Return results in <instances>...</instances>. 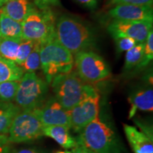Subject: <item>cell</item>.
I'll return each instance as SVG.
<instances>
[{
	"label": "cell",
	"instance_id": "cell-21",
	"mask_svg": "<svg viewBox=\"0 0 153 153\" xmlns=\"http://www.w3.org/2000/svg\"><path fill=\"white\" fill-rule=\"evenodd\" d=\"M22 40L0 37V57L15 62Z\"/></svg>",
	"mask_w": 153,
	"mask_h": 153
},
{
	"label": "cell",
	"instance_id": "cell-4",
	"mask_svg": "<svg viewBox=\"0 0 153 153\" xmlns=\"http://www.w3.org/2000/svg\"><path fill=\"white\" fill-rule=\"evenodd\" d=\"M51 83L54 97L68 111L84 99L90 86L71 72L55 76Z\"/></svg>",
	"mask_w": 153,
	"mask_h": 153
},
{
	"label": "cell",
	"instance_id": "cell-1",
	"mask_svg": "<svg viewBox=\"0 0 153 153\" xmlns=\"http://www.w3.org/2000/svg\"><path fill=\"white\" fill-rule=\"evenodd\" d=\"M55 31L57 41L72 55L94 45V34L91 28L74 17L61 16L55 24Z\"/></svg>",
	"mask_w": 153,
	"mask_h": 153
},
{
	"label": "cell",
	"instance_id": "cell-25",
	"mask_svg": "<svg viewBox=\"0 0 153 153\" xmlns=\"http://www.w3.org/2000/svg\"><path fill=\"white\" fill-rule=\"evenodd\" d=\"M36 42L32 41H28V40L23 39L20 45H19L18 54H17L16 60L15 61V63L18 65L19 66H22V65L24 63L26 57L28 56L30 52L33 50L34 45Z\"/></svg>",
	"mask_w": 153,
	"mask_h": 153
},
{
	"label": "cell",
	"instance_id": "cell-15",
	"mask_svg": "<svg viewBox=\"0 0 153 153\" xmlns=\"http://www.w3.org/2000/svg\"><path fill=\"white\" fill-rule=\"evenodd\" d=\"M43 135L53 139L65 149H72L77 145L76 138L70 134V128L67 126H44Z\"/></svg>",
	"mask_w": 153,
	"mask_h": 153
},
{
	"label": "cell",
	"instance_id": "cell-12",
	"mask_svg": "<svg viewBox=\"0 0 153 153\" xmlns=\"http://www.w3.org/2000/svg\"><path fill=\"white\" fill-rule=\"evenodd\" d=\"M111 18L116 20L153 22L152 6L122 4L114 6L108 11Z\"/></svg>",
	"mask_w": 153,
	"mask_h": 153
},
{
	"label": "cell",
	"instance_id": "cell-26",
	"mask_svg": "<svg viewBox=\"0 0 153 153\" xmlns=\"http://www.w3.org/2000/svg\"><path fill=\"white\" fill-rule=\"evenodd\" d=\"M114 40L118 53L127 52L137 44V42L131 38L120 37L114 38Z\"/></svg>",
	"mask_w": 153,
	"mask_h": 153
},
{
	"label": "cell",
	"instance_id": "cell-32",
	"mask_svg": "<svg viewBox=\"0 0 153 153\" xmlns=\"http://www.w3.org/2000/svg\"><path fill=\"white\" fill-rule=\"evenodd\" d=\"M72 153H94L91 152V150H88L87 148H85L84 146H82L81 145L77 144L74 147V148H72Z\"/></svg>",
	"mask_w": 153,
	"mask_h": 153
},
{
	"label": "cell",
	"instance_id": "cell-30",
	"mask_svg": "<svg viewBox=\"0 0 153 153\" xmlns=\"http://www.w3.org/2000/svg\"><path fill=\"white\" fill-rule=\"evenodd\" d=\"M73 1L85 8L94 10L98 6L99 0H73Z\"/></svg>",
	"mask_w": 153,
	"mask_h": 153
},
{
	"label": "cell",
	"instance_id": "cell-11",
	"mask_svg": "<svg viewBox=\"0 0 153 153\" xmlns=\"http://www.w3.org/2000/svg\"><path fill=\"white\" fill-rule=\"evenodd\" d=\"M36 110L43 126H64L70 127L69 112L63 108L55 97L45 100L43 104Z\"/></svg>",
	"mask_w": 153,
	"mask_h": 153
},
{
	"label": "cell",
	"instance_id": "cell-20",
	"mask_svg": "<svg viewBox=\"0 0 153 153\" xmlns=\"http://www.w3.org/2000/svg\"><path fill=\"white\" fill-rule=\"evenodd\" d=\"M144 52V43H137L135 46L126 52L124 63V71L129 72L137 68L142 62Z\"/></svg>",
	"mask_w": 153,
	"mask_h": 153
},
{
	"label": "cell",
	"instance_id": "cell-28",
	"mask_svg": "<svg viewBox=\"0 0 153 153\" xmlns=\"http://www.w3.org/2000/svg\"><path fill=\"white\" fill-rule=\"evenodd\" d=\"M34 4L40 10L51 9L52 7H60V0H33Z\"/></svg>",
	"mask_w": 153,
	"mask_h": 153
},
{
	"label": "cell",
	"instance_id": "cell-24",
	"mask_svg": "<svg viewBox=\"0 0 153 153\" xmlns=\"http://www.w3.org/2000/svg\"><path fill=\"white\" fill-rule=\"evenodd\" d=\"M153 58V31L152 30L148 34V37L144 42V52L142 62L136 69L137 70L145 68L148 66Z\"/></svg>",
	"mask_w": 153,
	"mask_h": 153
},
{
	"label": "cell",
	"instance_id": "cell-6",
	"mask_svg": "<svg viewBox=\"0 0 153 153\" xmlns=\"http://www.w3.org/2000/svg\"><path fill=\"white\" fill-rule=\"evenodd\" d=\"M22 38L43 43L55 35V17L51 9L33 7L21 23Z\"/></svg>",
	"mask_w": 153,
	"mask_h": 153
},
{
	"label": "cell",
	"instance_id": "cell-9",
	"mask_svg": "<svg viewBox=\"0 0 153 153\" xmlns=\"http://www.w3.org/2000/svg\"><path fill=\"white\" fill-rule=\"evenodd\" d=\"M100 96L97 89L89 86L87 94L73 108L69 111L70 128L79 133L99 116Z\"/></svg>",
	"mask_w": 153,
	"mask_h": 153
},
{
	"label": "cell",
	"instance_id": "cell-10",
	"mask_svg": "<svg viewBox=\"0 0 153 153\" xmlns=\"http://www.w3.org/2000/svg\"><path fill=\"white\" fill-rule=\"evenodd\" d=\"M107 30L114 39L127 37L135 40L137 43H144L152 30V22L113 19L108 24Z\"/></svg>",
	"mask_w": 153,
	"mask_h": 153
},
{
	"label": "cell",
	"instance_id": "cell-34",
	"mask_svg": "<svg viewBox=\"0 0 153 153\" xmlns=\"http://www.w3.org/2000/svg\"><path fill=\"white\" fill-rule=\"evenodd\" d=\"M55 153H72L70 151H57V152H55Z\"/></svg>",
	"mask_w": 153,
	"mask_h": 153
},
{
	"label": "cell",
	"instance_id": "cell-29",
	"mask_svg": "<svg viewBox=\"0 0 153 153\" xmlns=\"http://www.w3.org/2000/svg\"><path fill=\"white\" fill-rule=\"evenodd\" d=\"M11 143L7 134L0 135V153H11Z\"/></svg>",
	"mask_w": 153,
	"mask_h": 153
},
{
	"label": "cell",
	"instance_id": "cell-5",
	"mask_svg": "<svg viewBox=\"0 0 153 153\" xmlns=\"http://www.w3.org/2000/svg\"><path fill=\"white\" fill-rule=\"evenodd\" d=\"M48 83L35 72H26L19 82L14 100L21 110L34 109L41 107L46 100Z\"/></svg>",
	"mask_w": 153,
	"mask_h": 153
},
{
	"label": "cell",
	"instance_id": "cell-22",
	"mask_svg": "<svg viewBox=\"0 0 153 153\" xmlns=\"http://www.w3.org/2000/svg\"><path fill=\"white\" fill-rule=\"evenodd\" d=\"M41 43L36 42L32 51L26 57L21 68L26 72H35L38 69L41 68Z\"/></svg>",
	"mask_w": 153,
	"mask_h": 153
},
{
	"label": "cell",
	"instance_id": "cell-31",
	"mask_svg": "<svg viewBox=\"0 0 153 153\" xmlns=\"http://www.w3.org/2000/svg\"><path fill=\"white\" fill-rule=\"evenodd\" d=\"M11 153H43L37 149L34 148H21L11 150Z\"/></svg>",
	"mask_w": 153,
	"mask_h": 153
},
{
	"label": "cell",
	"instance_id": "cell-33",
	"mask_svg": "<svg viewBox=\"0 0 153 153\" xmlns=\"http://www.w3.org/2000/svg\"><path fill=\"white\" fill-rule=\"evenodd\" d=\"M7 1H8V0H0V8L2 7L7 2Z\"/></svg>",
	"mask_w": 153,
	"mask_h": 153
},
{
	"label": "cell",
	"instance_id": "cell-18",
	"mask_svg": "<svg viewBox=\"0 0 153 153\" xmlns=\"http://www.w3.org/2000/svg\"><path fill=\"white\" fill-rule=\"evenodd\" d=\"M20 111L16 104L0 101V135L8 133L13 120Z\"/></svg>",
	"mask_w": 153,
	"mask_h": 153
},
{
	"label": "cell",
	"instance_id": "cell-16",
	"mask_svg": "<svg viewBox=\"0 0 153 153\" xmlns=\"http://www.w3.org/2000/svg\"><path fill=\"white\" fill-rule=\"evenodd\" d=\"M33 7L28 0H8L1 11L14 20L22 23Z\"/></svg>",
	"mask_w": 153,
	"mask_h": 153
},
{
	"label": "cell",
	"instance_id": "cell-13",
	"mask_svg": "<svg viewBox=\"0 0 153 153\" xmlns=\"http://www.w3.org/2000/svg\"><path fill=\"white\" fill-rule=\"evenodd\" d=\"M126 138L134 153H153V140L143 131L134 126H123Z\"/></svg>",
	"mask_w": 153,
	"mask_h": 153
},
{
	"label": "cell",
	"instance_id": "cell-14",
	"mask_svg": "<svg viewBox=\"0 0 153 153\" xmlns=\"http://www.w3.org/2000/svg\"><path fill=\"white\" fill-rule=\"evenodd\" d=\"M128 101L131 104L129 118H133L138 110L152 112L153 110L152 89L148 87L140 89L130 96Z\"/></svg>",
	"mask_w": 153,
	"mask_h": 153
},
{
	"label": "cell",
	"instance_id": "cell-7",
	"mask_svg": "<svg viewBox=\"0 0 153 153\" xmlns=\"http://www.w3.org/2000/svg\"><path fill=\"white\" fill-rule=\"evenodd\" d=\"M44 126L41 122L36 108L24 110L16 115L8 132L10 142H28L43 136Z\"/></svg>",
	"mask_w": 153,
	"mask_h": 153
},
{
	"label": "cell",
	"instance_id": "cell-19",
	"mask_svg": "<svg viewBox=\"0 0 153 153\" xmlns=\"http://www.w3.org/2000/svg\"><path fill=\"white\" fill-rule=\"evenodd\" d=\"M24 74L23 69L14 62L0 57V83L19 81Z\"/></svg>",
	"mask_w": 153,
	"mask_h": 153
},
{
	"label": "cell",
	"instance_id": "cell-27",
	"mask_svg": "<svg viewBox=\"0 0 153 153\" xmlns=\"http://www.w3.org/2000/svg\"><path fill=\"white\" fill-rule=\"evenodd\" d=\"M110 6H117L122 4H133L152 6L153 0H107Z\"/></svg>",
	"mask_w": 153,
	"mask_h": 153
},
{
	"label": "cell",
	"instance_id": "cell-8",
	"mask_svg": "<svg viewBox=\"0 0 153 153\" xmlns=\"http://www.w3.org/2000/svg\"><path fill=\"white\" fill-rule=\"evenodd\" d=\"M74 55V65L76 68V73L85 83H96L105 80L111 76L109 66L97 53L85 51Z\"/></svg>",
	"mask_w": 153,
	"mask_h": 153
},
{
	"label": "cell",
	"instance_id": "cell-3",
	"mask_svg": "<svg viewBox=\"0 0 153 153\" xmlns=\"http://www.w3.org/2000/svg\"><path fill=\"white\" fill-rule=\"evenodd\" d=\"M76 140L94 153H117L119 150L114 131L99 116L79 133Z\"/></svg>",
	"mask_w": 153,
	"mask_h": 153
},
{
	"label": "cell",
	"instance_id": "cell-2",
	"mask_svg": "<svg viewBox=\"0 0 153 153\" xmlns=\"http://www.w3.org/2000/svg\"><path fill=\"white\" fill-rule=\"evenodd\" d=\"M41 68L48 84L55 76L72 71L74 66L73 55L53 36L41 43Z\"/></svg>",
	"mask_w": 153,
	"mask_h": 153
},
{
	"label": "cell",
	"instance_id": "cell-23",
	"mask_svg": "<svg viewBox=\"0 0 153 153\" xmlns=\"http://www.w3.org/2000/svg\"><path fill=\"white\" fill-rule=\"evenodd\" d=\"M19 81H9L0 83V101L11 102L14 100Z\"/></svg>",
	"mask_w": 153,
	"mask_h": 153
},
{
	"label": "cell",
	"instance_id": "cell-17",
	"mask_svg": "<svg viewBox=\"0 0 153 153\" xmlns=\"http://www.w3.org/2000/svg\"><path fill=\"white\" fill-rule=\"evenodd\" d=\"M0 37L23 39L22 24L0 10Z\"/></svg>",
	"mask_w": 153,
	"mask_h": 153
}]
</instances>
